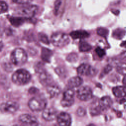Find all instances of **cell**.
<instances>
[{
	"label": "cell",
	"instance_id": "obj_1",
	"mask_svg": "<svg viewBox=\"0 0 126 126\" xmlns=\"http://www.w3.org/2000/svg\"><path fill=\"white\" fill-rule=\"evenodd\" d=\"M11 79L14 84L17 85H24L30 82L31 76L27 70L19 69L13 73Z\"/></svg>",
	"mask_w": 126,
	"mask_h": 126
},
{
	"label": "cell",
	"instance_id": "obj_2",
	"mask_svg": "<svg viewBox=\"0 0 126 126\" xmlns=\"http://www.w3.org/2000/svg\"><path fill=\"white\" fill-rule=\"evenodd\" d=\"M10 60L14 65L21 66L27 62V54L22 48H17L12 52L10 55Z\"/></svg>",
	"mask_w": 126,
	"mask_h": 126
},
{
	"label": "cell",
	"instance_id": "obj_3",
	"mask_svg": "<svg viewBox=\"0 0 126 126\" xmlns=\"http://www.w3.org/2000/svg\"><path fill=\"white\" fill-rule=\"evenodd\" d=\"M47 105V100L42 96H36L32 97L28 102L29 107L33 111L43 110Z\"/></svg>",
	"mask_w": 126,
	"mask_h": 126
},
{
	"label": "cell",
	"instance_id": "obj_4",
	"mask_svg": "<svg viewBox=\"0 0 126 126\" xmlns=\"http://www.w3.org/2000/svg\"><path fill=\"white\" fill-rule=\"evenodd\" d=\"M38 7L34 5H26L17 8L15 10L16 14L25 18L32 17L36 13Z\"/></svg>",
	"mask_w": 126,
	"mask_h": 126
},
{
	"label": "cell",
	"instance_id": "obj_5",
	"mask_svg": "<svg viewBox=\"0 0 126 126\" xmlns=\"http://www.w3.org/2000/svg\"><path fill=\"white\" fill-rule=\"evenodd\" d=\"M70 41L69 36L63 32H55L51 36L52 43L56 47H63L67 45Z\"/></svg>",
	"mask_w": 126,
	"mask_h": 126
},
{
	"label": "cell",
	"instance_id": "obj_6",
	"mask_svg": "<svg viewBox=\"0 0 126 126\" xmlns=\"http://www.w3.org/2000/svg\"><path fill=\"white\" fill-rule=\"evenodd\" d=\"M77 71L79 74L87 76H94L97 73V70L95 68L87 63L80 64L78 67Z\"/></svg>",
	"mask_w": 126,
	"mask_h": 126
},
{
	"label": "cell",
	"instance_id": "obj_7",
	"mask_svg": "<svg viewBox=\"0 0 126 126\" xmlns=\"http://www.w3.org/2000/svg\"><path fill=\"white\" fill-rule=\"evenodd\" d=\"M74 92L71 89L66 90L63 94V97L61 100V103L63 107H70L74 102Z\"/></svg>",
	"mask_w": 126,
	"mask_h": 126
},
{
	"label": "cell",
	"instance_id": "obj_8",
	"mask_svg": "<svg viewBox=\"0 0 126 126\" xmlns=\"http://www.w3.org/2000/svg\"><path fill=\"white\" fill-rule=\"evenodd\" d=\"M93 92L88 86H82L77 91V97L82 101H86L92 98Z\"/></svg>",
	"mask_w": 126,
	"mask_h": 126
},
{
	"label": "cell",
	"instance_id": "obj_9",
	"mask_svg": "<svg viewBox=\"0 0 126 126\" xmlns=\"http://www.w3.org/2000/svg\"><path fill=\"white\" fill-rule=\"evenodd\" d=\"M19 105L18 103L13 101H8L2 103L0 105V111L1 112H8L13 113L18 110Z\"/></svg>",
	"mask_w": 126,
	"mask_h": 126
},
{
	"label": "cell",
	"instance_id": "obj_10",
	"mask_svg": "<svg viewBox=\"0 0 126 126\" xmlns=\"http://www.w3.org/2000/svg\"><path fill=\"white\" fill-rule=\"evenodd\" d=\"M58 124L62 126H68L71 123V118L69 114L64 112H61L57 117Z\"/></svg>",
	"mask_w": 126,
	"mask_h": 126
},
{
	"label": "cell",
	"instance_id": "obj_11",
	"mask_svg": "<svg viewBox=\"0 0 126 126\" xmlns=\"http://www.w3.org/2000/svg\"><path fill=\"white\" fill-rule=\"evenodd\" d=\"M57 111L53 107L45 108L42 112V118L47 121H51L57 117Z\"/></svg>",
	"mask_w": 126,
	"mask_h": 126
},
{
	"label": "cell",
	"instance_id": "obj_12",
	"mask_svg": "<svg viewBox=\"0 0 126 126\" xmlns=\"http://www.w3.org/2000/svg\"><path fill=\"white\" fill-rule=\"evenodd\" d=\"M19 120L21 123L26 125H36L38 124V121L36 118L28 114H24L20 115Z\"/></svg>",
	"mask_w": 126,
	"mask_h": 126
},
{
	"label": "cell",
	"instance_id": "obj_13",
	"mask_svg": "<svg viewBox=\"0 0 126 126\" xmlns=\"http://www.w3.org/2000/svg\"><path fill=\"white\" fill-rule=\"evenodd\" d=\"M39 80L40 83L44 86H48L52 83V77L50 74L45 70L39 73Z\"/></svg>",
	"mask_w": 126,
	"mask_h": 126
},
{
	"label": "cell",
	"instance_id": "obj_14",
	"mask_svg": "<svg viewBox=\"0 0 126 126\" xmlns=\"http://www.w3.org/2000/svg\"><path fill=\"white\" fill-rule=\"evenodd\" d=\"M112 103V100L109 96H104L99 100L98 105L102 111L108 109L111 106Z\"/></svg>",
	"mask_w": 126,
	"mask_h": 126
},
{
	"label": "cell",
	"instance_id": "obj_15",
	"mask_svg": "<svg viewBox=\"0 0 126 126\" xmlns=\"http://www.w3.org/2000/svg\"><path fill=\"white\" fill-rule=\"evenodd\" d=\"M46 90L50 97H56L61 92L60 88L58 86L52 84L47 86Z\"/></svg>",
	"mask_w": 126,
	"mask_h": 126
},
{
	"label": "cell",
	"instance_id": "obj_16",
	"mask_svg": "<svg viewBox=\"0 0 126 126\" xmlns=\"http://www.w3.org/2000/svg\"><path fill=\"white\" fill-rule=\"evenodd\" d=\"M70 35L72 38L74 39H83L89 36V33L84 30H77L72 31L70 33Z\"/></svg>",
	"mask_w": 126,
	"mask_h": 126
},
{
	"label": "cell",
	"instance_id": "obj_17",
	"mask_svg": "<svg viewBox=\"0 0 126 126\" xmlns=\"http://www.w3.org/2000/svg\"><path fill=\"white\" fill-rule=\"evenodd\" d=\"M112 92L117 97H124L126 96V86H119L114 87L112 89Z\"/></svg>",
	"mask_w": 126,
	"mask_h": 126
},
{
	"label": "cell",
	"instance_id": "obj_18",
	"mask_svg": "<svg viewBox=\"0 0 126 126\" xmlns=\"http://www.w3.org/2000/svg\"><path fill=\"white\" fill-rule=\"evenodd\" d=\"M52 55L53 52L52 50L47 48H42L41 51V58L43 62L50 63Z\"/></svg>",
	"mask_w": 126,
	"mask_h": 126
},
{
	"label": "cell",
	"instance_id": "obj_19",
	"mask_svg": "<svg viewBox=\"0 0 126 126\" xmlns=\"http://www.w3.org/2000/svg\"><path fill=\"white\" fill-rule=\"evenodd\" d=\"M83 79L80 77L74 76L68 80L67 85L70 88L72 89L80 86L83 83Z\"/></svg>",
	"mask_w": 126,
	"mask_h": 126
},
{
	"label": "cell",
	"instance_id": "obj_20",
	"mask_svg": "<svg viewBox=\"0 0 126 126\" xmlns=\"http://www.w3.org/2000/svg\"><path fill=\"white\" fill-rule=\"evenodd\" d=\"M26 19V18L21 16H12L9 18V21L12 26L18 27L22 25L25 22Z\"/></svg>",
	"mask_w": 126,
	"mask_h": 126
},
{
	"label": "cell",
	"instance_id": "obj_21",
	"mask_svg": "<svg viewBox=\"0 0 126 126\" xmlns=\"http://www.w3.org/2000/svg\"><path fill=\"white\" fill-rule=\"evenodd\" d=\"M126 34V31L121 28H118L115 29L112 33V36L116 39H122Z\"/></svg>",
	"mask_w": 126,
	"mask_h": 126
},
{
	"label": "cell",
	"instance_id": "obj_22",
	"mask_svg": "<svg viewBox=\"0 0 126 126\" xmlns=\"http://www.w3.org/2000/svg\"><path fill=\"white\" fill-rule=\"evenodd\" d=\"M79 49L81 52H88L92 49V46L88 42L82 41L79 43Z\"/></svg>",
	"mask_w": 126,
	"mask_h": 126
},
{
	"label": "cell",
	"instance_id": "obj_23",
	"mask_svg": "<svg viewBox=\"0 0 126 126\" xmlns=\"http://www.w3.org/2000/svg\"><path fill=\"white\" fill-rule=\"evenodd\" d=\"M116 70L120 74L126 75V63H122L118 64L116 66Z\"/></svg>",
	"mask_w": 126,
	"mask_h": 126
},
{
	"label": "cell",
	"instance_id": "obj_24",
	"mask_svg": "<svg viewBox=\"0 0 126 126\" xmlns=\"http://www.w3.org/2000/svg\"><path fill=\"white\" fill-rule=\"evenodd\" d=\"M78 59V54L76 53L72 52L68 54L66 58V60L69 63H75L77 61Z\"/></svg>",
	"mask_w": 126,
	"mask_h": 126
},
{
	"label": "cell",
	"instance_id": "obj_25",
	"mask_svg": "<svg viewBox=\"0 0 126 126\" xmlns=\"http://www.w3.org/2000/svg\"><path fill=\"white\" fill-rule=\"evenodd\" d=\"M90 113L92 115L94 116V115H99L101 112L102 111L101 109L100 108L99 106H98V104H95L92 106L90 108Z\"/></svg>",
	"mask_w": 126,
	"mask_h": 126
},
{
	"label": "cell",
	"instance_id": "obj_26",
	"mask_svg": "<svg viewBox=\"0 0 126 126\" xmlns=\"http://www.w3.org/2000/svg\"><path fill=\"white\" fill-rule=\"evenodd\" d=\"M96 32L97 34L99 35V36H101L103 37H106L108 34L109 31L105 28L100 27V28H98L97 29Z\"/></svg>",
	"mask_w": 126,
	"mask_h": 126
},
{
	"label": "cell",
	"instance_id": "obj_27",
	"mask_svg": "<svg viewBox=\"0 0 126 126\" xmlns=\"http://www.w3.org/2000/svg\"><path fill=\"white\" fill-rule=\"evenodd\" d=\"M38 39L40 41H41V42L45 44H49V40L47 36L42 32L39 33L38 35Z\"/></svg>",
	"mask_w": 126,
	"mask_h": 126
},
{
	"label": "cell",
	"instance_id": "obj_28",
	"mask_svg": "<svg viewBox=\"0 0 126 126\" xmlns=\"http://www.w3.org/2000/svg\"><path fill=\"white\" fill-rule=\"evenodd\" d=\"M2 66L3 69L6 72H10L13 69L12 64L8 62H4L2 63Z\"/></svg>",
	"mask_w": 126,
	"mask_h": 126
},
{
	"label": "cell",
	"instance_id": "obj_29",
	"mask_svg": "<svg viewBox=\"0 0 126 126\" xmlns=\"http://www.w3.org/2000/svg\"><path fill=\"white\" fill-rule=\"evenodd\" d=\"M35 70L36 72L40 73L41 72L44 71V65L42 63H38L34 67Z\"/></svg>",
	"mask_w": 126,
	"mask_h": 126
},
{
	"label": "cell",
	"instance_id": "obj_30",
	"mask_svg": "<svg viewBox=\"0 0 126 126\" xmlns=\"http://www.w3.org/2000/svg\"><path fill=\"white\" fill-rule=\"evenodd\" d=\"M112 66L110 65V64H107L103 68V69L100 74V76L103 77L104 75L108 73L112 70Z\"/></svg>",
	"mask_w": 126,
	"mask_h": 126
},
{
	"label": "cell",
	"instance_id": "obj_31",
	"mask_svg": "<svg viewBox=\"0 0 126 126\" xmlns=\"http://www.w3.org/2000/svg\"><path fill=\"white\" fill-rule=\"evenodd\" d=\"M95 53H96V54L98 55V56L100 58L103 57L105 55V50L103 49H102L99 47H97L95 49Z\"/></svg>",
	"mask_w": 126,
	"mask_h": 126
},
{
	"label": "cell",
	"instance_id": "obj_32",
	"mask_svg": "<svg viewBox=\"0 0 126 126\" xmlns=\"http://www.w3.org/2000/svg\"><path fill=\"white\" fill-rule=\"evenodd\" d=\"M8 9V5L6 3L2 0L0 1V13L5 12Z\"/></svg>",
	"mask_w": 126,
	"mask_h": 126
},
{
	"label": "cell",
	"instance_id": "obj_33",
	"mask_svg": "<svg viewBox=\"0 0 126 126\" xmlns=\"http://www.w3.org/2000/svg\"><path fill=\"white\" fill-rule=\"evenodd\" d=\"M76 113L78 116L83 117L86 115V111L84 108L82 107H79L76 111Z\"/></svg>",
	"mask_w": 126,
	"mask_h": 126
},
{
	"label": "cell",
	"instance_id": "obj_34",
	"mask_svg": "<svg viewBox=\"0 0 126 126\" xmlns=\"http://www.w3.org/2000/svg\"><path fill=\"white\" fill-rule=\"evenodd\" d=\"M61 4V0H56L55 2V4H54V11H55V13L56 14H57L58 10L60 8V7Z\"/></svg>",
	"mask_w": 126,
	"mask_h": 126
},
{
	"label": "cell",
	"instance_id": "obj_35",
	"mask_svg": "<svg viewBox=\"0 0 126 126\" xmlns=\"http://www.w3.org/2000/svg\"><path fill=\"white\" fill-rule=\"evenodd\" d=\"M12 1L16 3L20 4H27L31 2L32 0H12Z\"/></svg>",
	"mask_w": 126,
	"mask_h": 126
},
{
	"label": "cell",
	"instance_id": "obj_36",
	"mask_svg": "<svg viewBox=\"0 0 126 126\" xmlns=\"http://www.w3.org/2000/svg\"><path fill=\"white\" fill-rule=\"evenodd\" d=\"M56 73L60 76L62 75L63 76L65 74V70L63 68L61 67H58L56 69Z\"/></svg>",
	"mask_w": 126,
	"mask_h": 126
},
{
	"label": "cell",
	"instance_id": "obj_37",
	"mask_svg": "<svg viewBox=\"0 0 126 126\" xmlns=\"http://www.w3.org/2000/svg\"><path fill=\"white\" fill-rule=\"evenodd\" d=\"M38 92V90L34 87H31L29 90V93L31 94H35Z\"/></svg>",
	"mask_w": 126,
	"mask_h": 126
},
{
	"label": "cell",
	"instance_id": "obj_38",
	"mask_svg": "<svg viewBox=\"0 0 126 126\" xmlns=\"http://www.w3.org/2000/svg\"><path fill=\"white\" fill-rule=\"evenodd\" d=\"M123 83L124 84V86H126V75H125L124 76V77L123 78Z\"/></svg>",
	"mask_w": 126,
	"mask_h": 126
},
{
	"label": "cell",
	"instance_id": "obj_39",
	"mask_svg": "<svg viewBox=\"0 0 126 126\" xmlns=\"http://www.w3.org/2000/svg\"><path fill=\"white\" fill-rule=\"evenodd\" d=\"M112 12L114 14H115V15H118L119 13V11L118 10H112Z\"/></svg>",
	"mask_w": 126,
	"mask_h": 126
},
{
	"label": "cell",
	"instance_id": "obj_40",
	"mask_svg": "<svg viewBox=\"0 0 126 126\" xmlns=\"http://www.w3.org/2000/svg\"><path fill=\"white\" fill-rule=\"evenodd\" d=\"M121 46H124L125 47H126V41H124V42H123L122 44H121Z\"/></svg>",
	"mask_w": 126,
	"mask_h": 126
},
{
	"label": "cell",
	"instance_id": "obj_41",
	"mask_svg": "<svg viewBox=\"0 0 126 126\" xmlns=\"http://www.w3.org/2000/svg\"><path fill=\"white\" fill-rule=\"evenodd\" d=\"M2 42H1V43H0V50H2Z\"/></svg>",
	"mask_w": 126,
	"mask_h": 126
}]
</instances>
